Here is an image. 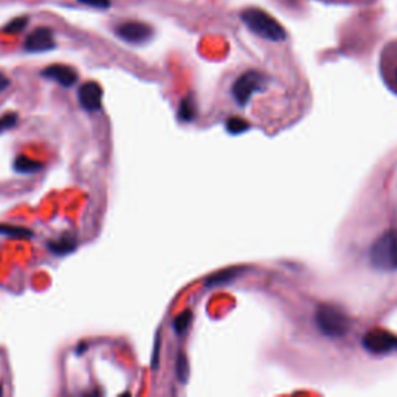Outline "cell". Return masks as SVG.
Returning <instances> with one entry per match:
<instances>
[{
    "label": "cell",
    "instance_id": "cell-14",
    "mask_svg": "<svg viewBox=\"0 0 397 397\" xmlns=\"http://www.w3.org/2000/svg\"><path fill=\"white\" fill-rule=\"evenodd\" d=\"M191 319H193V314L189 311H185L184 314H180L176 320H174V329H176L177 336H182V333L188 329L189 323H191Z\"/></svg>",
    "mask_w": 397,
    "mask_h": 397
},
{
    "label": "cell",
    "instance_id": "cell-8",
    "mask_svg": "<svg viewBox=\"0 0 397 397\" xmlns=\"http://www.w3.org/2000/svg\"><path fill=\"white\" fill-rule=\"evenodd\" d=\"M79 105L87 112H98L102 106V89L98 83H85L78 90Z\"/></svg>",
    "mask_w": 397,
    "mask_h": 397
},
{
    "label": "cell",
    "instance_id": "cell-5",
    "mask_svg": "<svg viewBox=\"0 0 397 397\" xmlns=\"http://www.w3.org/2000/svg\"><path fill=\"white\" fill-rule=\"evenodd\" d=\"M363 348L371 354H388L397 351V337L386 331H369L362 340Z\"/></svg>",
    "mask_w": 397,
    "mask_h": 397
},
{
    "label": "cell",
    "instance_id": "cell-19",
    "mask_svg": "<svg viewBox=\"0 0 397 397\" xmlns=\"http://www.w3.org/2000/svg\"><path fill=\"white\" fill-rule=\"evenodd\" d=\"M79 2L87 6L98 8V10H106L110 6V0H79Z\"/></svg>",
    "mask_w": 397,
    "mask_h": 397
},
{
    "label": "cell",
    "instance_id": "cell-11",
    "mask_svg": "<svg viewBox=\"0 0 397 397\" xmlns=\"http://www.w3.org/2000/svg\"><path fill=\"white\" fill-rule=\"evenodd\" d=\"M0 236L11 237V239H31V237H33V232L19 225L0 224Z\"/></svg>",
    "mask_w": 397,
    "mask_h": 397
},
{
    "label": "cell",
    "instance_id": "cell-7",
    "mask_svg": "<svg viewBox=\"0 0 397 397\" xmlns=\"http://www.w3.org/2000/svg\"><path fill=\"white\" fill-rule=\"evenodd\" d=\"M57 47L54 35L50 28L41 27L31 31L25 39V50L30 53H42L50 52Z\"/></svg>",
    "mask_w": 397,
    "mask_h": 397
},
{
    "label": "cell",
    "instance_id": "cell-6",
    "mask_svg": "<svg viewBox=\"0 0 397 397\" xmlns=\"http://www.w3.org/2000/svg\"><path fill=\"white\" fill-rule=\"evenodd\" d=\"M117 35L129 44H145L153 37V28L143 22H124L117 27Z\"/></svg>",
    "mask_w": 397,
    "mask_h": 397
},
{
    "label": "cell",
    "instance_id": "cell-9",
    "mask_svg": "<svg viewBox=\"0 0 397 397\" xmlns=\"http://www.w3.org/2000/svg\"><path fill=\"white\" fill-rule=\"evenodd\" d=\"M42 76L47 79H52V81L61 84L62 87H71L78 81L76 71L69 66H61V64H54L44 69Z\"/></svg>",
    "mask_w": 397,
    "mask_h": 397
},
{
    "label": "cell",
    "instance_id": "cell-24",
    "mask_svg": "<svg viewBox=\"0 0 397 397\" xmlns=\"http://www.w3.org/2000/svg\"><path fill=\"white\" fill-rule=\"evenodd\" d=\"M2 393H4V391H2V385H0V396H2Z\"/></svg>",
    "mask_w": 397,
    "mask_h": 397
},
{
    "label": "cell",
    "instance_id": "cell-21",
    "mask_svg": "<svg viewBox=\"0 0 397 397\" xmlns=\"http://www.w3.org/2000/svg\"><path fill=\"white\" fill-rule=\"evenodd\" d=\"M158 349H160V337H157V341H155V351H154V362H153V368L155 369L157 368V363H158Z\"/></svg>",
    "mask_w": 397,
    "mask_h": 397
},
{
    "label": "cell",
    "instance_id": "cell-23",
    "mask_svg": "<svg viewBox=\"0 0 397 397\" xmlns=\"http://www.w3.org/2000/svg\"><path fill=\"white\" fill-rule=\"evenodd\" d=\"M84 349H85V346H84V345H79V349H78L76 352H78V354H81V352L84 351Z\"/></svg>",
    "mask_w": 397,
    "mask_h": 397
},
{
    "label": "cell",
    "instance_id": "cell-3",
    "mask_svg": "<svg viewBox=\"0 0 397 397\" xmlns=\"http://www.w3.org/2000/svg\"><path fill=\"white\" fill-rule=\"evenodd\" d=\"M315 321L316 328L320 329L323 336L331 338L345 337L348 331L351 329V320H349V316L332 304H321L316 309Z\"/></svg>",
    "mask_w": 397,
    "mask_h": 397
},
{
    "label": "cell",
    "instance_id": "cell-17",
    "mask_svg": "<svg viewBox=\"0 0 397 397\" xmlns=\"http://www.w3.org/2000/svg\"><path fill=\"white\" fill-rule=\"evenodd\" d=\"M18 120H19V117H18V114H14V112L0 117V132H5L8 129L14 128V126L18 124Z\"/></svg>",
    "mask_w": 397,
    "mask_h": 397
},
{
    "label": "cell",
    "instance_id": "cell-12",
    "mask_svg": "<svg viewBox=\"0 0 397 397\" xmlns=\"http://www.w3.org/2000/svg\"><path fill=\"white\" fill-rule=\"evenodd\" d=\"M196 117V102L193 97H186L182 100L180 106H179V120H182L184 123H189L193 122Z\"/></svg>",
    "mask_w": 397,
    "mask_h": 397
},
{
    "label": "cell",
    "instance_id": "cell-10",
    "mask_svg": "<svg viewBox=\"0 0 397 397\" xmlns=\"http://www.w3.org/2000/svg\"><path fill=\"white\" fill-rule=\"evenodd\" d=\"M47 247H49V250L52 253H54V255H58V256L69 255V253L75 251L76 247H78L76 236H73V235H64V236H61L59 239L50 241Z\"/></svg>",
    "mask_w": 397,
    "mask_h": 397
},
{
    "label": "cell",
    "instance_id": "cell-16",
    "mask_svg": "<svg viewBox=\"0 0 397 397\" xmlns=\"http://www.w3.org/2000/svg\"><path fill=\"white\" fill-rule=\"evenodd\" d=\"M247 129H249V124L242 122L241 118H230L227 122V131L230 134H241Z\"/></svg>",
    "mask_w": 397,
    "mask_h": 397
},
{
    "label": "cell",
    "instance_id": "cell-15",
    "mask_svg": "<svg viewBox=\"0 0 397 397\" xmlns=\"http://www.w3.org/2000/svg\"><path fill=\"white\" fill-rule=\"evenodd\" d=\"M28 25V18H16L5 27L6 35H19Z\"/></svg>",
    "mask_w": 397,
    "mask_h": 397
},
{
    "label": "cell",
    "instance_id": "cell-13",
    "mask_svg": "<svg viewBox=\"0 0 397 397\" xmlns=\"http://www.w3.org/2000/svg\"><path fill=\"white\" fill-rule=\"evenodd\" d=\"M39 170H42V163L30 160V158L23 157V155H19L14 162V171L19 174H33Z\"/></svg>",
    "mask_w": 397,
    "mask_h": 397
},
{
    "label": "cell",
    "instance_id": "cell-2",
    "mask_svg": "<svg viewBox=\"0 0 397 397\" xmlns=\"http://www.w3.org/2000/svg\"><path fill=\"white\" fill-rule=\"evenodd\" d=\"M371 266L380 272L397 270V230L384 233L372 244L369 251Z\"/></svg>",
    "mask_w": 397,
    "mask_h": 397
},
{
    "label": "cell",
    "instance_id": "cell-4",
    "mask_svg": "<svg viewBox=\"0 0 397 397\" xmlns=\"http://www.w3.org/2000/svg\"><path fill=\"white\" fill-rule=\"evenodd\" d=\"M268 84V78L261 73V71H245L244 75L236 79L232 89V95L236 101V105L239 107H245L249 105V101L251 97L258 92L266 90V87Z\"/></svg>",
    "mask_w": 397,
    "mask_h": 397
},
{
    "label": "cell",
    "instance_id": "cell-22",
    "mask_svg": "<svg viewBox=\"0 0 397 397\" xmlns=\"http://www.w3.org/2000/svg\"><path fill=\"white\" fill-rule=\"evenodd\" d=\"M8 85H10V79L5 78L4 75H0V93H2L6 89Z\"/></svg>",
    "mask_w": 397,
    "mask_h": 397
},
{
    "label": "cell",
    "instance_id": "cell-1",
    "mask_svg": "<svg viewBox=\"0 0 397 397\" xmlns=\"http://www.w3.org/2000/svg\"><path fill=\"white\" fill-rule=\"evenodd\" d=\"M241 19L253 33L268 39V41L281 42L288 36L281 23H278L272 16L259 10V8H247V10H244L241 13Z\"/></svg>",
    "mask_w": 397,
    "mask_h": 397
},
{
    "label": "cell",
    "instance_id": "cell-20",
    "mask_svg": "<svg viewBox=\"0 0 397 397\" xmlns=\"http://www.w3.org/2000/svg\"><path fill=\"white\" fill-rule=\"evenodd\" d=\"M236 273H233V272H224V273H219V275H216V276H213L211 280L208 281V285H214V284H219V283H222V281H228V280H232V278L235 276Z\"/></svg>",
    "mask_w": 397,
    "mask_h": 397
},
{
    "label": "cell",
    "instance_id": "cell-18",
    "mask_svg": "<svg viewBox=\"0 0 397 397\" xmlns=\"http://www.w3.org/2000/svg\"><path fill=\"white\" fill-rule=\"evenodd\" d=\"M177 376L182 382H185L188 379V362L184 354H179L177 357Z\"/></svg>",
    "mask_w": 397,
    "mask_h": 397
}]
</instances>
